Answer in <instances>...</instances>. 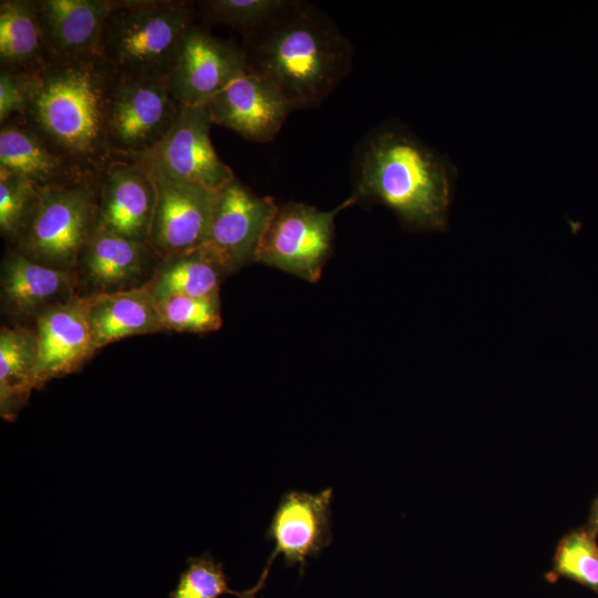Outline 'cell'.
I'll use <instances>...</instances> for the list:
<instances>
[{"label":"cell","instance_id":"cell-19","mask_svg":"<svg viewBox=\"0 0 598 598\" xmlns=\"http://www.w3.org/2000/svg\"><path fill=\"white\" fill-rule=\"evenodd\" d=\"M0 167L28 178L40 188L99 179L52 150L20 116L0 127Z\"/></svg>","mask_w":598,"mask_h":598},{"label":"cell","instance_id":"cell-26","mask_svg":"<svg viewBox=\"0 0 598 598\" xmlns=\"http://www.w3.org/2000/svg\"><path fill=\"white\" fill-rule=\"evenodd\" d=\"M41 188L28 178L0 167V231L16 244L35 209Z\"/></svg>","mask_w":598,"mask_h":598},{"label":"cell","instance_id":"cell-12","mask_svg":"<svg viewBox=\"0 0 598 598\" xmlns=\"http://www.w3.org/2000/svg\"><path fill=\"white\" fill-rule=\"evenodd\" d=\"M151 174L157 197L150 245L157 258L200 248L210 229L218 192Z\"/></svg>","mask_w":598,"mask_h":598},{"label":"cell","instance_id":"cell-25","mask_svg":"<svg viewBox=\"0 0 598 598\" xmlns=\"http://www.w3.org/2000/svg\"><path fill=\"white\" fill-rule=\"evenodd\" d=\"M288 0H202L197 1V17L207 25L223 24L239 31L243 37L260 28Z\"/></svg>","mask_w":598,"mask_h":598},{"label":"cell","instance_id":"cell-14","mask_svg":"<svg viewBox=\"0 0 598 598\" xmlns=\"http://www.w3.org/2000/svg\"><path fill=\"white\" fill-rule=\"evenodd\" d=\"M207 107L213 124L257 143L272 141L292 112L268 81L246 69L219 91Z\"/></svg>","mask_w":598,"mask_h":598},{"label":"cell","instance_id":"cell-5","mask_svg":"<svg viewBox=\"0 0 598 598\" xmlns=\"http://www.w3.org/2000/svg\"><path fill=\"white\" fill-rule=\"evenodd\" d=\"M100 178L41 188L31 219L13 247L34 261L74 271L97 227Z\"/></svg>","mask_w":598,"mask_h":598},{"label":"cell","instance_id":"cell-4","mask_svg":"<svg viewBox=\"0 0 598 598\" xmlns=\"http://www.w3.org/2000/svg\"><path fill=\"white\" fill-rule=\"evenodd\" d=\"M196 19L194 1L115 0L103 27L99 53L120 76L167 79Z\"/></svg>","mask_w":598,"mask_h":598},{"label":"cell","instance_id":"cell-10","mask_svg":"<svg viewBox=\"0 0 598 598\" xmlns=\"http://www.w3.org/2000/svg\"><path fill=\"white\" fill-rule=\"evenodd\" d=\"M332 488L318 493L288 491L282 494L267 529L274 543L272 553L257 584L247 589L251 598L264 588L270 567L278 555L286 566L298 565L303 574L308 558H316L330 546L332 535Z\"/></svg>","mask_w":598,"mask_h":598},{"label":"cell","instance_id":"cell-20","mask_svg":"<svg viewBox=\"0 0 598 598\" xmlns=\"http://www.w3.org/2000/svg\"><path fill=\"white\" fill-rule=\"evenodd\" d=\"M89 296V323L96 349L117 340L163 331L156 303L145 288Z\"/></svg>","mask_w":598,"mask_h":598},{"label":"cell","instance_id":"cell-7","mask_svg":"<svg viewBox=\"0 0 598 598\" xmlns=\"http://www.w3.org/2000/svg\"><path fill=\"white\" fill-rule=\"evenodd\" d=\"M353 204L350 196L331 210L298 202L278 206L261 240L256 262L317 282L332 252L336 217Z\"/></svg>","mask_w":598,"mask_h":598},{"label":"cell","instance_id":"cell-22","mask_svg":"<svg viewBox=\"0 0 598 598\" xmlns=\"http://www.w3.org/2000/svg\"><path fill=\"white\" fill-rule=\"evenodd\" d=\"M226 275L212 257L198 248L159 260L144 286L155 303L171 297L219 299Z\"/></svg>","mask_w":598,"mask_h":598},{"label":"cell","instance_id":"cell-2","mask_svg":"<svg viewBox=\"0 0 598 598\" xmlns=\"http://www.w3.org/2000/svg\"><path fill=\"white\" fill-rule=\"evenodd\" d=\"M118 74L100 54L54 59L30 75L20 116L52 150L100 178L117 161L106 135L107 106Z\"/></svg>","mask_w":598,"mask_h":598},{"label":"cell","instance_id":"cell-27","mask_svg":"<svg viewBox=\"0 0 598 598\" xmlns=\"http://www.w3.org/2000/svg\"><path fill=\"white\" fill-rule=\"evenodd\" d=\"M156 307L163 330L207 333L221 327L219 299L171 297Z\"/></svg>","mask_w":598,"mask_h":598},{"label":"cell","instance_id":"cell-17","mask_svg":"<svg viewBox=\"0 0 598 598\" xmlns=\"http://www.w3.org/2000/svg\"><path fill=\"white\" fill-rule=\"evenodd\" d=\"M74 271L34 261L14 247L6 254L1 268V298L13 316L37 318L49 308L76 296Z\"/></svg>","mask_w":598,"mask_h":598},{"label":"cell","instance_id":"cell-21","mask_svg":"<svg viewBox=\"0 0 598 598\" xmlns=\"http://www.w3.org/2000/svg\"><path fill=\"white\" fill-rule=\"evenodd\" d=\"M52 60L34 0H1L0 69L32 75Z\"/></svg>","mask_w":598,"mask_h":598},{"label":"cell","instance_id":"cell-18","mask_svg":"<svg viewBox=\"0 0 598 598\" xmlns=\"http://www.w3.org/2000/svg\"><path fill=\"white\" fill-rule=\"evenodd\" d=\"M115 0H34L44 41L53 59L99 53L105 20Z\"/></svg>","mask_w":598,"mask_h":598},{"label":"cell","instance_id":"cell-6","mask_svg":"<svg viewBox=\"0 0 598 598\" xmlns=\"http://www.w3.org/2000/svg\"><path fill=\"white\" fill-rule=\"evenodd\" d=\"M182 105L167 79L117 76L107 106L106 135L115 161L140 162L168 134Z\"/></svg>","mask_w":598,"mask_h":598},{"label":"cell","instance_id":"cell-28","mask_svg":"<svg viewBox=\"0 0 598 598\" xmlns=\"http://www.w3.org/2000/svg\"><path fill=\"white\" fill-rule=\"evenodd\" d=\"M225 594L237 598H251L247 590L230 589L223 564L206 553L187 559V567L179 575L171 598H219Z\"/></svg>","mask_w":598,"mask_h":598},{"label":"cell","instance_id":"cell-8","mask_svg":"<svg viewBox=\"0 0 598 598\" xmlns=\"http://www.w3.org/2000/svg\"><path fill=\"white\" fill-rule=\"evenodd\" d=\"M212 125L207 104L182 106L168 134L137 163L153 174L219 192L236 176L214 148Z\"/></svg>","mask_w":598,"mask_h":598},{"label":"cell","instance_id":"cell-24","mask_svg":"<svg viewBox=\"0 0 598 598\" xmlns=\"http://www.w3.org/2000/svg\"><path fill=\"white\" fill-rule=\"evenodd\" d=\"M597 534L589 527L575 529L557 545L551 574L576 581L598 594Z\"/></svg>","mask_w":598,"mask_h":598},{"label":"cell","instance_id":"cell-3","mask_svg":"<svg viewBox=\"0 0 598 598\" xmlns=\"http://www.w3.org/2000/svg\"><path fill=\"white\" fill-rule=\"evenodd\" d=\"M351 181L355 204L384 205L412 229L442 230L446 226L450 166L402 126L384 123L359 140Z\"/></svg>","mask_w":598,"mask_h":598},{"label":"cell","instance_id":"cell-1","mask_svg":"<svg viewBox=\"0 0 598 598\" xmlns=\"http://www.w3.org/2000/svg\"><path fill=\"white\" fill-rule=\"evenodd\" d=\"M243 38L246 70L268 81L292 112L321 104L352 70L351 41L324 11L306 1L288 0Z\"/></svg>","mask_w":598,"mask_h":598},{"label":"cell","instance_id":"cell-16","mask_svg":"<svg viewBox=\"0 0 598 598\" xmlns=\"http://www.w3.org/2000/svg\"><path fill=\"white\" fill-rule=\"evenodd\" d=\"M159 261L150 244L138 243L96 227L83 247L75 275L86 295L111 293L143 286Z\"/></svg>","mask_w":598,"mask_h":598},{"label":"cell","instance_id":"cell-23","mask_svg":"<svg viewBox=\"0 0 598 598\" xmlns=\"http://www.w3.org/2000/svg\"><path fill=\"white\" fill-rule=\"evenodd\" d=\"M38 337L27 327L0 330V412L13 420L35 389Z\"/></svg>","mask_w":598,"mask_h":598},{"label":"cell","instance_id":"cell-9","mask_svg":"<svg viewBox=\"0 0 598 598\" xmlns=\"http://www.w3.org/2000/svg\"><path fill=\"white\" fill-rule=\"evenodd\" d=\"M277 207L272 197L256 195L235 177L218 192L210 229L199 249L227 275L256 262Z\"/></svg>","mask_w":598,"mask_h":598},{"label":"cell","instance_id":"cell-29","mask_svg":"<svg viewBox=\"0 0 598 598\" xmlns=\"http://www.w3.org/2000/svg\"><path fill=\"white\" fill-rule=\"evenodd\" d=\"M30 94V75L0 69V124L23 116Z\"/></svg>","mask_w":598,"mask_h":598},{"label":"cell","instance_id":"cell-30","mask_svg":"<svg viewBox=\"0 0 598 598\" xmlns=\"http://www.w3.org/2000/svg\"><path fill=\"white\" fill-rule=\"evenodd\" d=\"M587 527L598 533V497L595 499L592 504Z\"/></svg>","mask_w":598,"mask_h":598},{"label":"cell","instance_id":"cell-13","mask_svg":"<svg viewBox=\"0 0 598 598\" xmlns=\"http://www.w3.org/2000/svg\"><path fill=\"white\" fill-rule=\"evenodd\" d=\"M89 296L76 295L35 318V389L81 369L97 351L89 323Z\"/></svg>","mask_w":598,"mask_h":598},{"label":"cell","instance_id":"cell-15","mask_svg":"<svg viewBox=\"0 0 598 598\" xmlns=\"http://www.w3.org/2000/svg\"><path fill=\"white\" fill-rule=\"evenodd\" d=\"M156 197L153 176L143 165L117 161L100 178L97 226L150 244Z\"/></svg>","mask_w":598,"mask_h":598},{"label":"cell","instance_id":"cell-11","mask_svg":"<svg viewBox=\"0 0 598 598\" xmlns=\"http://www.w3.org/2000/svg\"><path fill=\"white\" fill-rule=\"evenodd\" d=\"M245 69L243 47L196 22L184 37L167 78L169 91L182 106L204 105Z\"/></svg>","mask_w":598,"mask_h":598}]
</instances>
